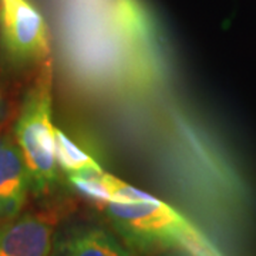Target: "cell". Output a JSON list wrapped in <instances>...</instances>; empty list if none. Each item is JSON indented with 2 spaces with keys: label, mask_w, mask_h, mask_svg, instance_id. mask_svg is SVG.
<instances>
[{
  "label": "cell",
  "mask_w": 256,
  "mask_h": 256,
  "mask_svg": "<svg viewBox=\"0 0 256 256\" xmlns=\"http://www.w3.org/2000/svg\"><path fill=\"white\" fill-rule=\"evenodd\" d=\"M68 181L86 200L100 208L122 242L140 254L174 249L191 256H220L180 210L104 170L70 176Z\"/></svg>",
  "instance_id": "6da1fadb"
},
{
  "label": "cell",
  "mask_w": 256,
  "mask_h": 256,
  "mask_svg": "<svg viewBox=\"0 0 256 256\" xmlns=\"http://www.w3.org/2000/svg\"><path fill=\"white\" fill-rule=\"evenodd\" d=\"M53 58L37 72L23 98L14 124L16 144L30 175L32 192L48 194L58 181L56 158V130L53 122Z\"/></svg>",
  "instance_id": "7a4b0ae2"
},
{
  "label": "cell",
  "mask_w": 256,
  "mask_h": 256,
  "mask_svg": "<svg viewBox=\"0 0 256 256\" xmlns=\"http://www.w3.org/2000/svg\"><path fill=\"white\" fill-rule=\"evenodd\" d=\"M0 50L14 70L40 68L52 60L48 26L32 0H0Z\"/></svg>",
  "instance_id": "3957f363"
},
{
  "label": "cell",
  "mask_w": 256,
  "mask_h": 256,
  "mask_svg": "<svg viewBox=\"0 0 256 256\" xmlns=\"http://www.w3.org/2000/svg\"><path fill=\"white\" fill-rule=\"evenodd\" d=\"M54 226L36 214H24L0 224V256H50Z\"/></svg>",
  "instance_id": "277c9868"
},
{
  "label": "cell",
  "mask_w": 256,
  "mask_h": 256,
  "mask_svg": "<svg viewBox=\"0 0 256 256\" xmlns=\"http://www.w3.org/2000/svg\"><path fill=\"white\" fill-rule=\"evenodd\" d=\"M30 191V175L16 141L0 136V222L20 215Z\"/></svg>",
  "instance_id": "5b68a950"
},
{
  "label": "cell",
  "mask_w": 256,
  "mask_h": 256,
  "mask_svg": "<svg viewBox=\"0 0 256 256\" xmlns=\"http://www.w3.org/2000/svg\"><path fill=\"white\" fill-rule=\"evenodd\" d=\"M58 256H131L128 248L100 226H80L60 244Z\"/></svg>",
  "instance_id": "8992f818"
},
{
  "label": "cell",
  "mask_w": 256,
  "mask_h": 256,
  "mask_svg": "<svg viewBox=\"0 0 256 256\" xmlns=\"http://www.w3.org/2000/svg\"><path fill=\"white\" fill-rule=\"evenodd\" d=\"M56 158L58 168L63 170L67 178L82 176L102 171V168L96 160H92L87 152H84L73 140H70L58 128L56 130Z\"/></svg>",
  "instance_id": "52a82bcc"
},
{
  "label": "cell",
  "mask_w": 256,
  "mask_h": 256,
  "mask_svg": "<svg viewBox=\"0 0 256 256\" xmlns=\"http://www.w3.org/2000/svg\"><path fill=\"white\" fill-rule=\"evenodd\" d=\"M3 114V102H2V92H0V117Z\"/></svg>",
  "instance_id": "ba28073f"
}]
</instances>
